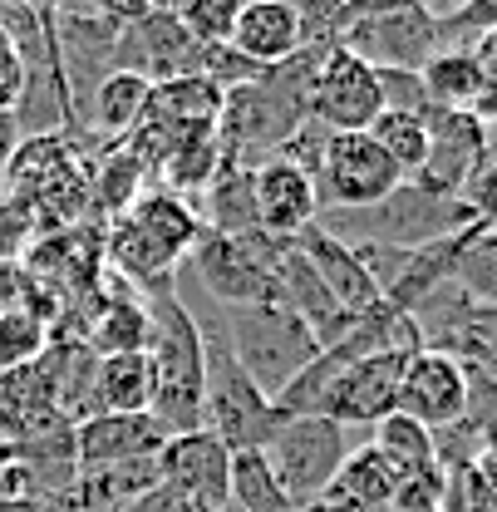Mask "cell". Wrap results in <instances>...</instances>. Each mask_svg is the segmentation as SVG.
<instances>
[{
    "label": "cell",
    "mask_w": 497,
    "mask_h": 512,
    "mask_svg": "<svg viewBox=\"0 0 497 512\" xmlns=\"http://www.w3.org/2000/svg\"><path fill=\"white\" fill-rule=\"evenodd\" d=\"M379 114H384L379 69L340 45L325 50L311 84V124H320L325 133H370Z\"/></svg>",
    "instance_id": "9c48e42d"
},
{
    "label": "cell",
    "mask_w": 497,
    "mask_h": 512,
    "mask_svg": "<svg viewBox=\"0 0 497 512\" xmlns=\"http://www.w3.org/2000/svg\"><path fill=\"white\" fill-rule=\"evenodd\" d=\"M237 10H242V0H187L173 15H178V25L192 35L197 50H212V45H232Z\"/></svg>",
    "instance_id": "f546056e"
},
{
    "label": "cell",
    "mask_w": 497,
    "mask_h": 512,
    "mask_svg": "<svg viewBox=\"0 0 497 512\" xmlns=\"http://www.w3.org/2000/svg\"><path fill=\"white\" fill-rule=\"evenodd\" d=\"M232 50L261 69L301 55L306 50L301 45V10L286 0H247L237 10V25H232Z\"/></svg>",
    "instance_id": "ac0fdd59"
},
{
    "label": "cell",
    "mask_w": 497,
    "mask_h": 512,
    "mask_svg": "<svg viewBox=\"0 0 497 512\" xmlns=\"http://www.w3.org/2000/svg\"><path fill=\"white\" fill-rule=\"evenodd\" d=\"M340 50L360 55L370 69H409V74H419L434 55H443L429 5H365L345 30Z\"/></svg>",
    "instance_id": "ba28073f"
},
{
    "label": "cell",
    "mask_w": 497,
    "mask_h": 512,
    "mask_svg": "<svg viewBox=\"0 0 497 512\" xmlns=\"http://www.w3.org/2000/svg\"><path fill=\"white\" fill-rule=\"evenodd\" d=\"M227 508L237 512H296L286 488L276 483L271 463L261 448H247V453H232V478H227Z\"/></svg>",
    "instance_id": "d4e9b609"
},
{
    "label": "cell",
    "mask_w": 497,
    "mask_h": 512,
    "mask_svg": "<svg viewBox=\"0 0 497 512\" xmlns=\"http://www.w3.org/2000/svg\"><path fill=\"white\" fill-rule=\"evenodd\" d=\"M473 370H478V375H483V380L497 389V355H483V360H473Z\"/></svg>",
    "instance_id": "8d00e7d4"
},
{
    "label": "cell",
    "mask_w": 497,
    "mask_h": 512,
    "mask_svg": "<svg viewBox=\"0 0 497 512\" xmlns=\"http://www.w3.org/2000/svg\"><path fill=\"white\" fill-rule=\"evenodd\" d=\"M419 84H424L429 109H458V114H473L483 74H478V60H473V55H463V50H443V55H434V60L419 69Z\"/></svg>",
    "instance_id": "cb8c5ba5"
},
{
    "label": "cell",
    "mask_w": 497,
    "mask_h": 512,
    "mask_svg": "<svg viewBox=\"0 0 497 512\" xmlns=\"http://www.w3.org/2000/svg\"><path fill=\"white\" fill-rule=\"evenodd\" d=\"M148 306V360H153V424L178 439L202 424V330L178 296V281L138 291Z\"/></svg>",
    "instance_id": "6da1fadb"
},
{
    "label": "cell",
    "mask_w": 497,
    "mask_h": 512,
    "mask_svg": "<svg viewBox=\"0 0 497 512\" xmlns=\"http://www.w3.org/2000/svg\"><path fill=\"white\" fill-rule=\"evenodd\" d=\"M286 242H271L266 232H256L247 242L237 237H222V232H202L197 247L187 252V266L197 271V281L227 306V311H242V306H281L276 296V256Z\"/></svg>",
    "instance_id": "5b68a950"
},
{
    "label": "cell",
    "mask_w": 497,
    "mask_h": 512,
    "mask_svg": "<svg viewBox=\"0 0 497 512\" xmlns=\"http://www.w3.org/2000/svg\"><path fill=\"white\" fill-rule=\"evenodd\" d=\"M158 478L168 493H178L192 512H227V478H232V453L217 434L197 429L178 434L158 453Z\"/></svg>",
    "instance_id": "5bb4252c"
},
{
    "label": "cell",
    "mask_w": 497,
    "mask_h": 512,
    "mask_svg": "<svg viewBox=\"0 0 497 512\" xmlns=\"http://www.w3.org/2000/svg\"><path fill=\"white\" fill-rule=\"evenodd\" d=\"M40 242V217L30 197H0V261H20Z\"/></svg>",
    "instance_id": "4dcf8cb0"
},
{
    "label": "cell",
    "mask_w": 497,
    "mask_h": 512,
    "mask_svg": "<svg viewBox=\"0 0 497 512\" xmlns=\"http://www.w3.org/2000/svg\"><path fill=\"white\" fill-rule=\"evenodd\" d=\"M227 512H237V508H227Z\"/></svg>",
    "instance_id": "f35d334b"
},
{
    "label": "cell",
    "mask_w": 497,
    "mask_h": 512,
    "mask_svg": "<svg viewBox=\"0 0 497 512\" xmlns=\"http://www.w3.org/2000/svg\"><path fill=\"white\" fill-rule=\"evenodd\" d=\"M197 45L178 25V15L168 5H148L143 15H133L124 30H119V45H114V69L138 74L143 84H168V79H183L197 74Z\"/></svg>",
    "instance_id": "30bf717a"
},
{
    "label": "cell",
    "mask_w": 497,
    "mask_h": 512,
    "mask_svg": "<svg viewBox=\"0 0 497 512\" xmlns=\"http://www.w3.org/2000/svg\"><path fill=\"white\" fill-rule=\"evenodd\" d=\"M458 202L473 212V222H478V227L497 232V158H488V163L478 168V178L463 188V197H458Z\"/></svg>",
    "instance_id": "836d02e7"
},
{
    "label": "cell",
    "mask_w": 497,
    "mask_h": 512,
    "mask_svg": "<svg viewBox=\"0 0 497 512\" xmlns=\"http://www.w3.org/2000/svg\"><path fill=\"white\" fill-rule=\"evenodd\" d=\"M394 488H399V473L374 453V444H360L345 453V463H340L335 483L325 488V498H335V503L360 508V512H389Z\"/></svg>",
    "instance_id": "44dd1931"
},
{
    "label": "cell",
    "mask_w": 497,
    "mask_h": 512,
    "mask_svg": "<svg viewBox=\"0 0 497 512\" xmlns=\"http://www.w3.org/2000/svg\"><path fill=\"white\" fill-rule=\"evenodd\" d=\"M291 247H296V252L315 266V276L325 281L330 301H335L345 316H365V311H374V306L384 301V296H379V286L370 281V271L360 266V256L350 252L340 237H330L320 222H311V227H306Z\"/></svg>",
    "instance_id": "e0dca14e"
},
{
    "label": "cell",
    "mask_w": 497,
    "mask_h": 512,
    "mask_svg": "<svg viewBox=\"0 0 497 512\" xmlns=\"http://www.w3.org/2000/svg\"><path fill=\"white\" fill-rule=\"evenodd\" d=\"M207 232L192 197H178L168 188H148L124 217L109 222V261L114 276L133 291H148L158 281H173V266L187 261L197 237Z\"/></svg>",
    "instance_id": "7a4b0ae2"
},
{
    "label": "cell",
    "mask_w": 497,
    "mask_h": 512,
    "mask_svg": "<svg viewBox=\"0 0 497 512\" xmlns=\"http://www.w3.org/2000/svg\"><path fill=\"white\" fill-rule=\"evenodd\" d=\"M296 512H306V508H296Z\"/></svg>",
    "instance_id": "ab89813d"
},
{
    "label": "cell",
    "mask_w": 497,
    "mask_h": 512,
    "mask_svg": "<svg viewBox=\"0 0 497 512\" xmlns=\"http://www.w3.org/2000/svg\"><path fill=\"white\" fill-rule=\"evenodd\" d=\"M20 138H25V133H20V124H15V114H0V178H5V168H10Z\"/></svg>",
    "instance_id": "d590c367"
},
{
    "label": "cell",
    "mask_w": 497,
    "mask_h": 512,
    "mask_svg": "<svg viewBox=\"0 0 497 512\" xmlns=\"http://www.w3.org/2000/svg\"><path fill=\"white\" fill-rule=\"evenodd\" d=\"M394 414L424 424L429 434L463 424L468 419V365L453 360V355H443V350L409 355L404 380H399V399H394Z\"/></svg>",
    "instance_id": "4fadbf2b"
},
{
    "label": "cell",
    "mask_w": 497,
    "mask_h": 512,
    "mask_svg": "<svg viewBox=\"0 0 497 512\" xmlns=\"http://www.w3.org/2000/svg\"><path fill=\"white\" fill-rule=\"evenodd\" d=\"M370 138L384 148V158L399 168L404 183H414L424 173V158H429V128H424V114H394L384 109L370 124Z\"/></svg>",
    "instance_id": "83f0119b"
},
{
    "label": "cell",
    "mask_w": 497,
    "mask_h": 512,
    "mask_svg": "<svg viewBox=\"0 0 497 512\" xmlns=\"http://www.w3.org/2000/svg\"><path fill=\"white\" fill-rule=\"evenodd\" d=\"M311 188L320 212H370L404 188V178L370 133H330L311 173Z\"/></svg>",
    "instance_id": "8992f818"
},
{
    "label": "cell",
    "mask_w": 497,
    "mask_h": 512,
    "mask_svg": "<svg viewBox=\"0 0 497 512\" xmlns=\"http://www.w3.org/2000/svg\"><path fill=\"white\" fill-rule=\"evenodd\" d=\"M197 74H202L207 84H217L222 94H237V89L256 84L266 69H261V64H251L247 55H237L232 45H212V50H202V55H197Z\"/></svg>",
    "instance_id": "1f68e13d"
},
{
    "label": "cell",
    "mask_w": 497,
    "mask_h": 512,
    "mask_svg": "<svg viewBox=\"0 0 497 512\" xmlns=\"http://www.w3.org/2000/svg\"><path fill=\"white\" fill-rule=\"evenodd\" d=\"M55 340V316L50 311H35V306H15V311H0V370H15V365H35Z\"/></svg>",
    "instance_id": "f1b7e54d"
},
{
    "label": "cell",
    "mask_w": 497,
    "mask_h": 512,
    "mask_svg": "<svg viewBox=\"0 0 497 512\" xmlns=\"http://www.w3.org/2000/svg\"><path fill=\"white\" fill-rule=\"evenodd\" d=\"M251 183H256V227L271 242H296L311 222H320L311 178L301 168H291L286 158H266L251 173Z\"/></svg>",
    "instance_id": "2e32d148"
},
{
    "label": "cell",
    "mask_w": 497,
    "mask_h": 512,
    "mask_svg": "<svg viewBox=\"0 0 497 512\" xmlns=\"http://www.w3.org/2000/svg\"><path fill=\"white\" fill-rule=\"evenodd\" d=\"M25 84H30V69L20 60V50L10 45V35L0 30V114H15L20 109Z\"/></svg>",
    "instance_id": "e575fe53"
},
{
    "label": "cell",
    "mask_w": 497,
    "mask_h": 512,
    "mask_svg": "<svg viewBox=\"0 0 497 512\" xmlns=\"http://www.w3.org/2000/svg\"><path fill=\"white\" fill-rule=\"evenodd\" d=\"M148 94H153V84H143L138 74L114 69V74H104V79L89 89V99L79 104V119L89 124L94 138L119 143V138H128V133H138V128H143Z\"/></svg>",
    "instance_id": "ffe728a7"
},
{
    "label": "cell",
    "mask_w": 497,
    "mask_h": 512,
    "mask_svg": "<svg viewBox=\"0 0 497 512\" xmlns=\"http://www.w3.org/2000/svg\"><path fill=\"white\" fill-rule=\"evenodd\" d=\"M443 488H448V473L438 463L424 473H409V478H399L389 512H443Z\"/></svg>",
    "instance_id": "d6a6232c"
},
{
    "label": "cell",
    "mask_w": 497,
    "mask_h": 512,
    "mask_svg": "<svg viewBox=\"0 0 497 512\" xmlns=\"http://www.w3.org/2000/svg\"><path fill=\"white\" fill-rule=\"evenodd\" d=\"M74 163V143L64 133H35V138H20L10 168H5V188L10 197H35L60 168Z\"/></svg>",
    "instance_id": "603a6c76"
},
{
    "label": "cell",
    "mask_w": 497,
    "mask_h": 512,
    "mask_svg": "<svg viewBox=\"0 0 497 512\" xmlns=\"http://www.w3.org/2000/svg\"><path fill=\"white\" fill-rule=\"evenodd\" d=\"M168 444V434L153 424V414H94L84 424H74V468L99 473L114 463H133V458H158Z\"/></svg>",
    "instance_id": "9a60e30c"
},
{
    "label": "cell",
    "mask_w": 497,
    "mask_h": 512,
    "mask_svg": "<svg viewBox=\"0 0 497 512\" xmlns=\"http://www.w3.org/2000/svg\"><path fill=\"white\" fill-rule=\"evenodd\" d=\"M468 301L478 306H497V232L488 227H468L458 237V252H453V276H448Z\"/></svg>",
    "instance_id": "484cf974"
},
{
    "label": "cell",
    "mask_w": 497,
    "mask_h": 512,
    "mask_svg": "<svg viewBox=\"0 0 497 512\" xmlns=\"http://www.w3.org/2000/svg\"><path fill=\"white\" fill-rule=\"evenodd\" d=\"M153 409V360L148 350L99 360V414H148Z\"/></svg>",
    "instance_id": "7402d4cb"
},
{
    "label": "cell",
    "mask_w": 497,
    "mask_h": 512,
    "mask_svg": "<svg viewBox=\"0 0 497 512\" xmlns=\"http://www.w3.org/2000/svg\"><path fill=\"white\" fill-rule=\"evenodd\" d=\"M429 158L424 173L414 178V188L434 192V197H463V188L478 178V168L493 158L488 153V124L458 109H429Z\"/></svg>",
    "instance_id": "8fae6325"
},
{
    "label": "cell",
    "mask_w": 497,
    "mask_h": 512,
    "mask_svg": "<svg viewBox=\"0 0 497 512\" xmlns=\"http://www.w3.org/2000/svg\"><path fill=\"white\" fill-rule=\"evenodd\" d=\"M202 330V424L207 434H217L227 453H247V448H266L271 434L281 429L276 404L251 384L242 360L232 355L227 325L222 320H197Z\"/></svg>",
    "instance_id": "3957f363"
},
{
    "label": "cell",
    "mask_w": 497,
    "mask_h": 512,
    "mask_svg": "<svg viewBox=\"0 0 497 512\" xmlns=\"http://www.w3.org/2000/svg\"><path fill=\"white\" fill-rule=\"evenodd\" d=\"M409 355H365V360H345L335 370V380L325 389L320 419L340 424V429H374L379 419L394 414L399 380H404Z\"/></svg>",
    "instance_id": "7c38bea8"
},
{
    "label": "cell",
    "mask_w": 497,
    "mask_h": 512,
    "mask_svg": "<svg viewBox=\"0 0 497 512\" xmlns=\"http://www.w3.org/2000/svg\"><path fill=\"white\" fill-rule=\"evenodd\" d=\"M5 458H10V448H5V439H0V463H5Z\"/></svg>",
    "instance_id": "74e56055"
},
{
    "label": "cell",
    "mask_w": 497,
    "mask_h": 512,
    "mask_svg": "<svg viewBox=\"0 0 497 512\" xmlns=\"http://www.w3.org/2000/svg\"><path fill=\"white\" fill-rule=\"evenodd\" d=\"M84 345H89L99 360L148 350V306H143V296H138L128 281H109V291L99 296L94 320H89V330H84Z\"/></svg>",
    "instance_id": "d6986e66"
},
{
    "label": "cell",
    "mask_w": 497,
    "mask_h": 512,
    "mask_svg": "<svg viewBox=\"0 0 497 512\" xmlns=\"http://www.w3.org/2000/svg\"><path fill=\"white\" fill-rule=\"evenodd\" d=\"M222 325H227L232 355L242 360V370L266 399H276L320 355L306 320H296L286 306H242Z\"/></svg>",
    "instance_id": "277c9868"
},
{
    "label": "cell",
    "mask_w": 497,
    "mask_h": 512,
    "mask_svg": "<svg viewBox=\"0 0 497 512\" xmlns=\"http://www.w3.org/2000/svg\"><path fill=\"white\" fill-rule=\"evenodd\" d=\"M370 444L374 453L399 473V478H409V473H424V468H434V434L424 429V424H414V419H404V414H389V419H379L370 429Z\"/></svg>",
    "instance_id": "4316f807"
},
{
    "label": "cell",
    "mask_w": 497,
    "mask_h": 512,
    "mask_svg": "<svg viewBox=\"0 0 497 512\" xmlns=\"http://www.w3.org/2000/svg\"><path fill=\"white\" fill-rule=\"evenodd\" d=\"M276 483L286 488L291 508H311L325 498V488L335 483L345 453H350V429L330 424V419H281V429L271 434V444L261 448Z\"/></svg>",
    "instance_id": "52a82bcc"
}]
</instances>
